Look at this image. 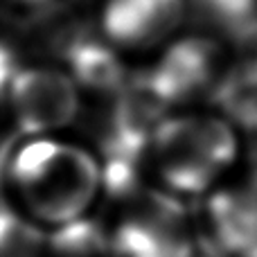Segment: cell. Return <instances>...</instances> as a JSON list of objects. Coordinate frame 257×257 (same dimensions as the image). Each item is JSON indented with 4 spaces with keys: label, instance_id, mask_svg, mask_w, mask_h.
Masks as SVG:
<instances>
[{
    "label": "cell",
    "instance_id": "1",
    "mask_svg": "<svg viewBox=\"0 0 257 257\" xmlns=\"http://www.w3.org/2000/svg\"><path fill=\"white\" fill-rule=\"evenodd\" d=\"M14 212L39 230H61L90 217L106 192L102 156L66 136H23L3 167Z\"/></svg>",
    "mask_w": 257,
    "mask_h": 257
},
{
    "label": "cell",
    "instance_id": "2",
    "mask_svg": "<svg viewBox=\"0 0 257 257\" xmlns=\"http://www.w3.org/2000/svg\"><path fill=\"white\" fill-rule=\"evenodd\" d=\"M241 138L235 122L217 111L178 108L154 124L147 167L160 190L187 199L208 196L237 172Z\"/></svg>",
    "mask_w": 257,
    "mask_h": 257
},
{
    "label": "cell",
    "instance_id": "3",
    "mask_svg": "<svg viewBox=\"0 0 257 257\" xmlns=\"http://www.w3.org/2000/svg\"><path fill=\"white\" fill-rule=\"evenodd\" d=\"M126 201L108 230L117 257H192V223L178 196L156 185L126 192Z\"/></svg>",
    "mask_w": 257,
    "mask_h": 257
},
{
    "label": "cell",
    "instance_id": "4",
    "mask_svg": "<svg viewBox=\"0 0 257 257\" xmlns=\"http://www.w3.org/2000/svg\"><path fill=\"white\" fill-rule=\"evenodd\" d=\"M5 99L21 136L66 133L81 113V86L68 68L54 63L18 66Z\"/></svg>",
    "mask_w": 257,
    "mask_h": 257
},
{
    "label": "cell",
    "instance_id": "5",
    "mask_svg": "<svg viewBox=\"0 0 257 257\" xmlns=\"http://www.w3.org/2000/svg\"><path fill=\"white\" fill-rule=\"evenodd\" d=\"M228 77V57L212 36L178 34L158 50L147 72V90L160 104L192 108L196 99L221 88Z\"/></svg>",
    "mask_w": 257,
    "mask_h": 257
},
{
    "label": "cell",
    "instance_id": "6",
    "mask_svg": "<svg viewBox=\"0 0 257 257\" xmlns=\"http://www.w3.org/2000/svg\"><path fill=\"white\" fill-rule=\"evenodd\" d=\"M187 0H102L95 30L117 52H158L181 34Z\"/></svg>",
    "mask_w": 257,
    "mask_h": 257
},
{
    "label": "cell",
    "instance_id": "7",
    "mask_svg": "<svg viewBox=\"0 0 257 257\" xmlns=\"http://www.w3.org/2000/svg\"><path fill=\"white\" fill-rule=\"evenodd\" d=\"M205 228L228 257H257V167L237 169L205 196Z\"/></svg>",
    "mask_w": 257,
    "mask_h": 257
},
{
    "label": "cell",
    "instance_id": "8",
    "mask_svg": "<svg viewBox=\"0 0 257 257\" xmlns=\"http://www.w3.org/2000/svg\"><path fill=\"white\" fill-rule=\"evenodd\" d=\"M50 257H117L108 232L90 226L88 219L50 232Z\"/></svg>",
    "mask_w": 257,
    "mask_h": 257
},
{
    "label": "cell",
    "instance_id": "9",
    "mask_svg": "<svg viewBox=\"0 0 257 257\" xmlns=\"http://www.w3.org/2000/svg\"><path fill=\"white\" fill-rule=\"evenodd\" d=\"M5 3L18 5V7H43V5L54 3V0H5Z\"/></svg>",
    "mask_w": 257,
    "mask_h": 257
}]
</instances>
